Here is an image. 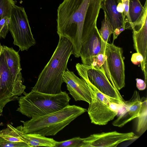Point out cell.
Masks as SVG:
<instances>
[{"instance_id": "16", "label": "cell", "mask_w": 147, "mask_h": 147, "mask_svg": "<svg viewBox=\"0 0 147 147\" xmlns=\"http://www.w3.org/2000/svg\"><path fill=\"white\" fill-rule=\"evenodd\" d=\"M7 66L12 76L16 80L22 81L20 57L18 52L12 47L3 46Z\"/></svg>"}, {"instance_id": "6", "label": "cell", "mask_w": 147, "mask_h": 147, "mask_svg": "<svg viewBox=\"0 0 147 147\" xmlns=\"http://www.w3.org/2000/svg\"><path fill=\"white\" fill-rule=\"evenodd\" d=\"M9 30L13 39V43L22 51H27L36 41L30 27L24 7L13 6L9 22Z\"/></svg>"}, {"instance_id": "8", "label": "cell", "mask_w": 147, "mask_h": 147, "mask_svg": "<svg viewBox=\"0 0 147 147\" xmlns=\"http://www.w3.org/2000/svg\"><path fill=\"white\" fill-rule=\"evenodd\" d=\"M26 86L16 79L7 66L3 49L0 55V109L9 102L18 100Z\"/></svg>"}, {"instance_id": "31", "label": "cell", "mask_w": 147, "mask_h": 147, "mask_svg": "<svg viewBox=\"0 0 147 147\" xmlns=\"http://www.w3.org/2000/svg\"><path fill=\"white\" fill-rule=\"evenodd\" d=\"M1 115V111L0 110V116Z\"/></svg>"}, {"instance_id": "27", "label": "cell", "mask_w": 147, "mask_h": 147, "mask_svg": "<svg viewBox=\"0 0 147 147\" xmlns=\"http://www.w3.org/2000/svg\"><path fill=\"white\" fill-rule=\"evenodd\" d=\"M144 61L142 55L140 53L136 52L133 53L131 58V62L134 65L142 64Z\"/></svg>"}, {"instance_id": "23", "label": "cell", "mask_w": 147, "mask_h": 147, "mask_svg": "<svg viewBox=\"0 0 147 147\" xmlns=\"http://www.w3.org/2000/svg\"><path fill=\"white\" fill-rule=\"evenodd\" d=\"M16 3L13 0H0V20L5 17L10 19L13 6Z\"/></svg>"}, {"instance_id": "1", "label": "cell", "mask_w": 147, "mask_h": 147, "mask_svg": "<svg viewBox=\"0 0 147 147\" xmlns=\"http://www.w3.org/2000/svg\"><path fill=\"white\" fill-rule=\"evenodd\" d=\"M103 0H64L57 9V32L71 42L75 57L94 28Z\"/></svg>"}, {"instance_id": "5", "label": "cell", "mask_w": 147, "mask_h": 147, "mask_svg": "<svg viewBox=\"0 0 147 147\" xmlns=\"http://www.w3.org/2000/svg\"><path fill=\"white\" fill-rule=\"evenodd\" d=\"M79 75L86 81L90 91L91 100L87 111L91 123L98 125H106L118 114V107H112L114 102L109 97L93 85L85 76Z\"/></svg>"}, {"instance_id": "14", "label": "cell", "mask_w": 147, "mask_h": 147, "mask_svg": "<svg viewBox=\"0 0 147 147\" xmlns=\"http://www.w3.org/2000/svg\"><path fill=\"white\" fill-rule=\"evenodd\" d=\"M141 98L138 91H134L131 98L125 102V109L112 123L113 126L122 127L139 115L141 106Z\"/></svg>"}, {"instance_id": "21", "label": "cell", "mask_w": 147, "mask_h": 147, "mask_svg": "<svg viewBox=\"0 0 147 147\" xmlns=\"http://www.w3.org/2000/svg\"><path fill=\"white\" fill-rule=\"evenodd\" d=\"M98 31L101 39L100 53L105 54L106 44L109 36L113 33V31L111 24L105 14L104 18L101 22V28Z\"/></svg>"}, {"instance_id": "11", "label": "cell", "mask_w": 147, "mask_h": 147, "mask_svg": "<svg viewBox=\"0 0 147 147\" xmlns=\"http://www.w3.org/2000/svg\"><path fill=\"white\" fill-rule=\"evenodd\" d=\"M144 10L140 20L132 28L134 46L137 52L143 57V61L141 65L145 81L147 83V0L144 6Z\"/></svg>"}, {"instance_id": "12", "label": "cell", "mask_w": 147, "mask_h": 147, "mask_svg": "<svg viewBox=\"0 0 147 147\" xmlns=\"http://www.w3.org/2000/svg\"><path fill=\"white\" fill-rule=\"evenodd\" d=\"M63 81L66 83L67 90L75 101L82 100L90 103V92L84 79L79 78L68 69L64 74Z\"/></svg>"}, {"instance_id": "20", "label": "cell", "mask_w": 147, "mask_h": 147, "mask_svg": "<svg viewBox=\"0 0 147 147\" xmlns=\"http://www.w3.org/2000/svg\"><path fill=\"white\" fill-rule=\"evenodd\" d=\"M143 97L141 98V106L138 118L136 131L139 134H143L147 129V100Z\"/></svg>"}, {"instance_id": "7", "label": "cell", "mask_w": 147, "mask_h": 147, "mask_svg": "<svg viewBox=\"0 0 147 147\" xmlns=\"http://www.w3.org/2000/svg\"><path fill=\"white\" fill-rule=\"evenodd\" d=\"M76 67L78 74L85 76L90 82L115 103L124 107L125 101L119 91L112 85L106 75L103 66L98 69L78 63Z\"/></svg>"}, {"instance_id": "30", "label": "cell", "mask_w": 147, "mask_h": 147, "mask_svg": "<svg viewBox=\"0 0 147 147\" xmlns=\"http://www.w3.org/2000/svg\"><path fill=\"white\" fill-rule=\"evenodd\" d=\"M3 49V46L0 43V55Z\"/></svg>"}, {"instance_id": "15", "label": "cell", "mask_w": 147, "mask_h": 147, "mask_svg": "<svg viewBox=\"0 0 147 147\" xmlns=\"http://www.w3.org/2000/svg\"><path fill=\"white\" fill-rule=\"evenodd\" d=\"M101 47V38L98 30L96 26L84 42L81 48L80 57L82 62L90 57L100 53Z\"/></svg>"}, {"instance_id": "29", "label": "cell", "mask_w": 147, "mask_h": 147, "mask_svg": "<svg viewBox=\"0 0 147 147\" xmlns=\"http://www.w3.org/2000/svg\"><path fill=\"white\" fill-rule=\"evenodd\" d=\"M121 1L124 7V16L125 21L128 16L129 0H121Z\"/></svg>"}, {"instance_id": "9", "label": "cell", "mask_w": 147, "mask_h": 147, "mask_svg": "<svg viewBox=\"0 0 147 147\" xmlns=\"http://www.w3.org/2000/svg\"><path fill=\"white\" fill-rule=\"evenodd\" d=\"M108 69L118 90L125 86V66L122 48L113 43H107L105 52Z\"/></svg>"}, {"instance_id": "13", "label": "cell", "mask_w": 147, "mask_h": 147, "mask_svg": "<svg viewBox=\"0 0 147 147\" xmlns=\"http://www.w3.org/2000/svg\"><path fill=\"white\" fill-rule=\"evenodd\" d=\"M121 0H103L102 8L113 29V42L125 29V22L123 13L117 11V6Z\"/></svg>"}, {"instance_id": "28", "label": "cell", "mask_w": 147, "mask_h": 147, "mask_svg": "<svg viewBox=\"0 0 147 147\" xmlns=\"http://www.w3.org/2000/svg\"><path fill=\"white\" fill-rule=\"evenodd\" d=\"M136 87L139 90H143L146 88V83L144 80L139 78L136 79Z\"/></svg>"}, {"instance_id": "22", "label": "cell", "mask_w": 147, "mask_h": 147, "mask_svg": "<svg viewBox=\"0 0 147 147\" xmlns=\"http://www.w3.org/2000/svg\"><path fill=\"white\" fill-rule=\"evenodd\" d=\"M106 61V57L105 54L99 53L87 59L82 62L84 65L98 69L103 66Z\"/></svg>"}, {"instance_id": "3", "label": "cell", "mask_w": 147, "mask_h": 147, "mask_svg": "<svg viewBox=\"0 0 147 147\" xmlns=\"http://www.w3.org/2000/svg\"><path fill=\"white\" fill-rule=\"evenodd\" d=\"M87 110L80 106L69 105L53 113L23 121V131L26 134L54 136Z\"/></svg>"}, {"instance_id": "2", "label": "cell", "mask_w": 147, "mask_h": 147, "mask_svg": "<svg viewBox=\"0 0 147 147\" xmlns=\"http://www.w3.org/2000/svg\"><path fill=\"white\" fill-rule=\"evenodd\" d=\"M73 54V46L70 41L65 37H59L56 49L32 90L53 94L61 92L63 74L68 69V62Z\"/></svg>"}, {"instance_id": "10", "label": "cell", "mask_w": 147, "mask_h": 147, "mask_svg": "<svg viewBox=\"0 0 147 147\" xmlns=\"http://www.w3.org/2000/svg\"><path fill=\"white\" fill-rule=\"evenodd\" d=\"M139 137L133 132L121 133L116 131L93 134L81 138V147H116L120 143Z\"/></svg>"}, {"instance_id": "18", "label": "cell", "mask_w": 147, "mask_h": 147, "mask_svg": "<svg viewBox=\"0 0 147 147\" xmlns=\"http://www.w3.org/2000/svg\"><path fill=\"white\" fill-rule=\"evenodd\" d=\"M27 147L47 146L55 147L56 141L53 138L46 137L38 134H26L23 135Z\"/></svg>"}, {"instance_id": "19", "label": "cell", "mask_w": 147, "mask_h": 147, "mask_svg": "<svg viewBox=\"0 0 147 147\" xmlns=\"http://www.w3.org/2000/svg\"><path fill=\"white\" fill-rule=\"evenodd\" d=\"M23 133L22 125L15 128L8 124L6 128L0 131V137L10 142L24 143L23 137Z\"/></svg>"}, {"instance_id": "17", "label": "cell", "mask_w": 147, "mask_h": 147, "mask_svg": "<svg viewBox=\"0 0 147 147\" xmlns=\"http://www.w3.org/2000/svg\"><path fill=\"white\" fill-rule=\"evenodd\" d=\"M144 8L139 0H129L128 17L125 20V29H132L143 16Z\"/></svg>"}, {"instance_id": "25", "label": "cell", "mask_w": 147, "mask_h": 147, "mask_svg": "<svg viewBox=\"0 0 147 147\" xmlns=\"http://www.w3.org/2000/svg\"><path fill=\"white\" fill-rule=\"evenodd\" d=\"M9 19L5 17L0 20V37L5 38L9 30Z\"/></svg>"}, {"instance_id": "4", "label": "cell", "mask_w": 147, "mask_h": 147, "mask_svg": "<svg viewBox=\"0 0 147 147\" xmlns=\"http://www.w3.org/2000/svg\"><path fill=\"white\" fill-rule=\"evenodd\" d=\"M18 101L16 111L28 117L33 118L46 115L69 105L70 98L66 92L53 94L31 90L25 92Z\"/></svg>"}, {"instance_id": "26", "label": "cell", "mask_w": 147, "mask_h": 147, "mask_svg": "<svg viewBox=\"0 0 147 147\" xmlns=\"http://www.w3.org/2000/svg\"><path fill=\"white\" fill-rule=\"evenodd\" d=\"M27 147L24 142H14L7 141L0 137V147Z\"/></svg>"}, {"instance_id": "24", "label": "cell", "mask_w": 147, "mask_h": 147, "mask_svg": "<svg viewBox=\"0 0 147 147\" xmlns=\"http://www.w3.org/2000/svg\"><path fill=\"white\" fill-rule=\"evenodd\" d=\"M82 145L81 138L78 137L61 142L56 141L55 147H81Z\"/></svg>"}]
</instances>
